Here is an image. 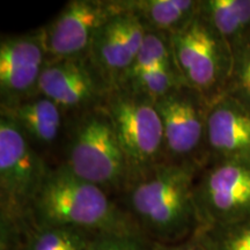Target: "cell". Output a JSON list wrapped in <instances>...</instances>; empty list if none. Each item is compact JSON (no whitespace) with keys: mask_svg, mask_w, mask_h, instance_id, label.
Masks as SVG:
<instances>
[{"mask_svg":"<svg viewBox=\"0 0 250 250\" xmlns=\"http://www.w3.org/2000/svg\"><path fill=\"white\" fill-rule=\"evenodd\" d=\"M48 55L42 30L5 36L0 42V108L36 95Z\"/></svg>","mask_w":250,"mask_h":250,"instance_id":"11","label":"cell"},{"mask_svg":"<svg viewBox=\"0 0 250 250\" xmlns=\"http://www.w3.org/2000/svg\"><path fill=\"white\" fill-rule=\"evenodd\" d=\"M52 166L7 115L0 114V217L30 219V206Z\"/></svg>","mask_w":250,"mask_h":250,"instance_id":"5","label":"cell"},{"mask_svg":"<svg viewBox=\"0 0 250 250\" xmlns=\"http://www.w3.org/2000/svg\"><path fill=\"white\" fill-rule=\"evenodd\" d=\"M121 9L118 0H70L44 27H41L48 62L87 58L94 35Z\"/></svg>","mask_w":250,"mask_h":250,"instance_id":"9","label":"cell"},{"mask_svg":"<svg viewBox=\"0 0 250 250\" xmlns=\"http://www.w3.org/2000/svg\"><path fill=\"white\" fill-rule=\"evenodd\" d=\"M120 6L95 33L88 56L111 89L129 71L147 33L133 12Z\"/></svg>","mask_w":250,"mask_h":250,"instance_id":"12","label":"cell"},{"mask_svg":"<svg viewBox=\"0 0 250 250\" xmlns=\"http://www.w3.org/2000/svg\"><path fill=\"white\" fill-rule=\"evenodd\" d=\"M198 168L162 162L133 175L116 201L147 239L177 243L202 227L193 187Z\"/></svg>","mask_w":250,"mask_h":250,"instance_id":"1","label":"cell"},{"mask_svg":"<svg viewBox=\"0 0 250 250\" xmlns=\"http://www.w3.org/2000/svg\"><path fill=\"white\" fill-rule=\"evenodd\" d=\"M198 12L232 52L250 37V0H199Z\"/></svg>","mask_w":250,"mask_h":250,"instance_id":"16","label":"cell"},{"mask_svg":"<svg viewBox=\"0 0 250 250\" xmlns=\"http://www.w3.org/2000/svg\"><path fill=\"white\" fill-rule=\"evenodd\" d=\"M208 149V160L250 159V109L228 95L211 103Z\"/></svg>","mask_w":250,"mask_h":250,"instance_id":"14","label":"cell"},{"mask_svg":"<svg viewBox=\"0 0 250 250\" xmlns=\"http://www.w3.org/2000/svg\"><path fill=\"white\" fill-rule=\"evenodd\" d=\"M233 67L225 95L250 109V37L233 50Z\"/></svg>","mask_w":250,"mask_h":250,"instance_id":"21","label":"cell"},{"mask_svg":"<svg viewBox=\"0 0 250 250\" xmlns=\"http://www.w3.org/2000/svg\"><path fill=\"white\" fill-rule=\"evenodd\" d=\"M59 164L117 199L132 168L104 105L66 117Z\"/></svg>","mask_w":250,"mask_h":250,"instance_id":"3","label":"cell"},{"mask_svg":"<svg viewBox=\"0 0 250 250\" xmlns=\"http://www.w3.org/2000/svg\"><path fill=\"white\" fill-rule=\"evenodd\" d=\"M87 250H156V242L142 234H98L90 240Z\"/></svg>","mask_w":250,"mask_h":250,"instance_id":"22","label":"cell"},{"mask_svg":"<svg viewBox=\"0 0 250 250\" xmlns=\"http://www.w3.org/2000/svg\"><path fill=\"white\" fill-rule=\"evenodd\" d=\"M0 114L7 115L18 125L48 162L50 158L58 156L57 151L61 159L66 117L54 101L36 94L8 107H1Z\"/></svg>","mask_w":250,"mask_h":250,"instance_id":"13","label":"cell"},{"mask_svg":"<svg viewBox=\"0 0 250 250\" xmlns=\"http://www.w3.org/2000/svg\"><path fill=\"white\" fill-rule=\"evenodd\" d=\"M155 105L164 126L166 162L202 169L208 161L211 103L183 83L156 100Z\"/></svg>","mask_w":250,"mask_h":250,"instance_id":"7","label":"cell"},{"mask_svg":"<svg viewBox=\"0 0 250 250\" xmlns=\"http://www.w3.org/2000/svg\"><path fill=\"white\" fill-rule=\"evenodd\" d=\"M183 83L182 77L175 65H159L125 80L117 87L140 94L155 102Z\"/></svg>","mask_w":250,"mask_h":250,"instance_id":"18","label":"cell"},{"mask_svg":"<svg viewBox=\"0 0 250 250\" xmlns=\"http://www.w3.org/2000/svg\"><path fill=\"white\" fill-rule=\"evenodd\" d=\"M196 235L204 250H250V219L235 224L203 226Z\"/></svg>","mask_w":250,"mask_h":250,"instance_id":"19","label":"cell"},{"mask_svg":"<svg viewBox=\"0 0 250 250\" xmlns=\"http://www.w3.org/2000/svg\"><path fill=\"white\" fill-rule=\"evenodd\" d=\"M193 197L203 226L250 219V159L208 160L195 180Z\"/></svg>","mask_w":250,"mask_h":250,"instance_id":"8","label":"cell"},{"mask_svg":"<svg viewBox=\"0 0 250 250\" xmlns=\"http://www.w3.org/2000/svg\"><path fill=\"white\" fill-rule=\"evenodd\" d=\"M169 39L183 83L210 103L225 95L233 67L232 50L199 12Z\"/></svg>","mask_w":250,"mask_h":250,"instance_id":"4","label":"cell"},{"mask_svg":"<svg viewBox=\"0 0 250 250\" xmlns=\"http://www.w3.org/2000/svg\"><path fill=\"white\" fill-rule=\"evenodd\" d=\"M156 250H204V248L195 234L189 239L177 243H170V245L156 243Z\"/></svg>","mask_w":250,"mask_h":250,"instance_id":"23","label":"cell"},{"mask_svg":"<svg viewBox=\"0 0 250 250\" xmlns=\"http://www.w3.org/2000/svg\"><path fill=\"white\" fill-rule=\"evenodd\" d=\"M110 90L107 81L87 57L48 62L37 93L54 101L64 111L65 117H70L102 105Z\"/></svg>","mask_w":250,"mask_h":250,"instance_id":"10","label":"cell"},{"mask_svg":"<svg viewBox=\"0 0 250 250\" xmlns=\"http://www.w3.org/2000/svg\"><path fill=\"white\" fill-rule=\"evenodd\" d=\"M148 31L173 35L198 14L199 0H120Z\"/></svg>","mask_w":250,"mask_h":250,"instance_id":"15","label":"cell"},{"mask_svg":"<svg viewBox=\"0 0 250 250\" xmlns=\"http://www.w3.org/2000/svg\"><path fill=\"white\" fill-rule=\"evenodd\" d=\"M94 235L77 228L31 223L20 250H87Z\"/></svg>","mask_w":250,"mask_h":250,"instance_id":"17","label":"cell"},{"mask_svg":"<svg viewBox=\"0 0 250 250\" xmlns=\"http://www.w3.org/2000/svg\"><path fill=\"white\" fill-rule=\"evenodd\" d=\"M103 105L111 118L133 175L166 162L164 126L154 101L115 87Z\"/></svg>","mask_w":250,"mask_h":250,"instance_id":"6","label":"cell"},{"mask_svg":"<svg viewBox=\"0 0 250 250\" xmlns=\"http://www.w3.org/2000/svg\"><path fill=\"white\" fill-rule=\"evenodd\" d=\"M36 226H64L92 234H144L114 197L62 164L50 168L30 206Z\"/></svg>","mask_w":250,"mask_h":250,"instance_id":"2","label":"cell"},{"mask_svg":"<svg viewBox=\"0 0 250 250\" xmlns=\"http://www.w3.org/2000/svg\"><path fill=\"white\" fill-rule=\"evenodd\" d=\"M159 65H175L169 35L147 30L138 54L129 71L121 80L120 85L125 80L142 73L143 71L159 66Z\"/></svg>","mask_w":250,"mask_h":250,"instance_id":"20","label":"cell"}]
</instances>
